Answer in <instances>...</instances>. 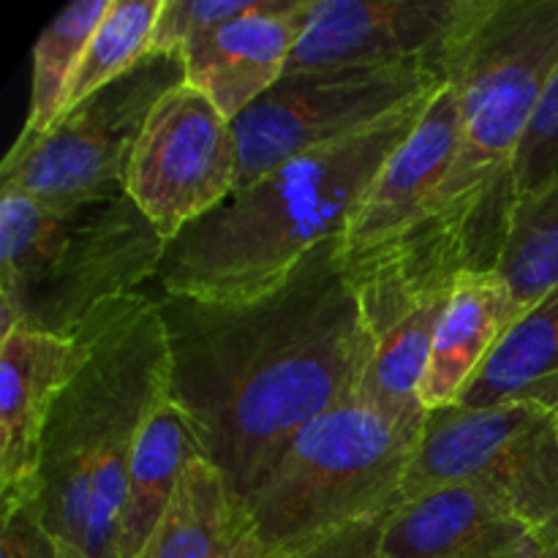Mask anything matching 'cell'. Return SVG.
<instances>
[{
    "mask_svg": "<svg viewBox=\"0 0 558 558\" xmlns=\"http://www.w3.org/2000/svg\"><path fill=\"white\" fill-rule=\"evenodd\" d=\"M85 360L82 336L16 327L0 338V505L36 490L49 412Z\"/></svg>",
    "mask_w": 558,
    "mask_h": 558,
    "instance_id": "cell-12",
    "label": "cell"
},
{
    "mask_svg": "<svg viewBox=\"0 0 558 558\" xmlns=\"http://www.w3.org/2000/svg\"><path fill=\"white\" fill-rule=\"evenodd\" d=\"M521 316L523 308L499 270L463 272L436 327L428 371L420 385L425 412L456 407L496 343Z\"/></svg>",
    "mask_w": 558,
    "mask_h": 558,
    "instance_id": "cell-16",
    "label": "cell"
},
{
    "mask_svg": "<svg viewBox=\"0 0 558 558\" xmlns=\"http://www.w3.org/2000/svg\"><path fill=\"white\" fill-rule=\"evenodd\" d=\"M430 98L232 191L167 245L156 278L161 292L251 298L278 287L322 243L347 238L379 169L412 134Z\"/></svg>",
    "mask_w": 558,
    "mask_h": 558,
    "instance_id": "cell-4",
    "label": "cell"
},
{
    "mask_svg": "<svg viewBox=\"0 0 558 558\" xmlns=\"http://www.w3.org/2000/svg\"><path fill=\"white\" fill-rule=\"evenodd\" d=\"M183 82V54L147 52L134 69L60 114L47 134L16 136L0 163V191H14L49 207L123 196L147 118Z\"/></svg>",
    "mask_w": 558,
    "mask_h": 558,
    "instance_id": "cell-7",
    "label": "cell"
},
{
    "mask_svg": "<svg viewBox=\"0 0 558 558\" xmlns=\"http://www.w3.org/2000/svg\"><path fill=\"white\" fill-rule=\"evenodd\" d=\"M140 558H272L243 494L205 456L185 466Z\"/></svg>",
    "mask_w": 558,
    "mask_h": 558,
    "instance_id": "cell-17",
    "label": "cell"
},
{
    "mask_svg": "<svg viewBox=\"0 0 558 558\" xmlns=\"http://www.w3.org/2000/svg\"><path fill=\"white\" fill-rule=\"evenodd\" d=\"M202 456L205 452L194 428L167 392L147 417L131 458L120 515V558H140L145 554L185 466Z\"/></svg>",
    "mask_w": 558,
    "mask_h": 558,
    "instance_id": "cell-18",
    "label": "cell"
},
{
    "mask_svg": "<svg viewBox=\"0 0 558 558\" xmlns=\"http://www.w3.org/2000/svg\"><path fill=\"white\" fill-rule=\"evenodd\" d=\"M445 85V76L412 63L287 71L232 120L238 142L234 191L305 153L385 123L401 109L436 96Z\"/></svg>",
    "mask_w": 558,
    "mask_h": 558,
    "instance_id": "cell-9",
    "label": "cell"
},
{
    "mask_svg": "<svg viewBox=\"0 0 558 558\" xmlns=\"http://www.w3.org/2000/svg\"><path fill=\"white\" fill-rule=\"evenodd\" d=\"M558 180V65L545 87L515 163L518 202Z\"/></svg>",
    "mask_w": 558,
    "mask_h": 558,
    "instance_id": "cell-25",
    "label": "cell"
},
{
    "mask_svg": "<svg viewBox=\"0 0 558 558\" xmlns=\"http://www.w3.org/2000/svg\"><path fill=\"white\" fill-rule=\"evenodd\" d=\"M0 558H60L58 545L41 523L36 490L3 505Z\"/></svg>",
    "mask_w": 558,
    "mask_h": 558,
    "instance_id": "cell-26",
    "label": "cell"
},
{
    "mask_svg": "<svg viewBox=\"0 0 558 558\" xmlns=\"http://www.w3.org/2000/svg\"><path fill=\"white\" fill-rule=\"evenodd\" d=\"M458 136V96L450 85H445L430 98L420 123L387 158L365 194L363 207L343 238L349 262L365 259L374 251L396 243L414 223L423 221L450 172Z\"/></svg>",
    "mask_w": 558,
    "mask_h": 558,
    "instance_id": "cell-14",
    "label": "cell"
},
{
    "mask_svg": "<svg viewBox=\"0 0 558 558\" xmlns=\"http://www.w3.org/2000/svg\"><path fill=\"white\" fill-rule=\"evenodd\" d=\"M308 9L311 0H259L251 14L185 47V82L205 93L232 123L281 80Z\"/></svg>",
    "mask_w": 558,
    "mask_h": 558,
    "instance_id": "cell-15",
    "label": "cell"
},
{
    "mask_svg": "<svg viewBox=\"0 0 558 558\" xmlns=\"http://www.w3.org/2000/svg\"><path fill=\"white\" fill-rule=\"evenodd\" d=\"M472 485L545 545L558 539V412L537 403L428 412L401 499Z\"/></svg>",
    "mask_w": 558,
    "mask_h": 558,
    "instance_id": "cell-8",
    "label": "cell"
},
{
    "mask_svg": "<svg viewBox=\"0 0 558 558\" xmlns=\"http://www.w3.org/2000/svg\"><path fill=\"white\" fill-rule=\"evenodd\" d=\"M450 292L414 300L401 314L390 316L371 330L374 354H371L363 398L379 407L387 417L414 430H423L428 420V412L420 403V385L428 371L430 347Z\"/></svg>",
    "mask_w": 558,
    "mask_h": 558,
    "instance_id": "cell-20",
    "label": "cell"
},
{
    "mask_svg": "<svg viewBox=\"0 0 558 558\" xmlns=\"http://www.w3.org/2000/svg\"><path fill=\"white\" fill-rule=\"evenodd\" d=\"M259 0H163L153 33V52H185L207 33L251 14Z\"/></svg>",
    "mask_w": 558,
    "mask_h": 558,
    "instance_id": "cell-24",
    "label": "cell"
},
{
    "mask_svg": "<svg viewBox=\"0 0 558 558\" xmlns=\"http://www.w3.org/2000/svg\"><path fill=\"white\" fill-rule=\"evenodd\" d=\"M167 240L129 194L49 207L0 191V338H76L93 311L158 278Z\"/></svg>",
    "mask_w": 558,
    "mask_h": 558,
    "instance_id": "cell-5",
    "label": "cell"
},
{
    "mask_svg": "<svg viewBox=\"0 0 558 558\" xmlns=\"http://www.w3.org/2000/svg\"><path fill=\"white\" fill-rule=\"evenodd\" d=\"M169 398L202 452L248 494L294 436L363 398L374 338L347 240L311 251L278 287L238 300L163 294Z\"/></svg>",
    "mask_w": 558,
    "mask_h": 558,
    "instance_id": "cell-1",
    "label": "cell"
},
{
    "mask_svg": "<svg viewBox=\"0 0 558 558\" xmlns=\"http://www.w3.org/2000/svg\"><path fill=\"white\" fill-rule=\"evenodd\" d=\"M387 515L390 512L371 518V521L354 523V526L330 534V537L319 539V543L308 545V548L287 558H381L379 539Z\"/></svg>",
    "mask_w": 558,
    "mask_h": 558,
    "instance_id": "cell-27",
    "label": "cell"
},
{
    "mask_svg": "<svg viewBox=\"0 0 558 558\" xmlns=\"http://www.w3.org/2000/svg\"><path fill=\"white\" fill-rule=\"evenodd\" d=\"M238 185L232 123L202 90L183 82L147 118L134 147L125 194L167 245L221 205Z\"/></svg>",
    "mask_w": 558,
    "mask_h": 558,
    "instance_id": "cell-10",
    "label": "cell"
},
{
    "mask_svg": "<svg viewBox=\"0 0 558 558\" xmlns=\"http://www.w3.org/2000/svg\"><path fill=\"white\" fill-rule=\"evenodd\" d=\"M423 430L354 398L305 425L243 496L272 558H287L401 501Z\"/></svg>",
    "mask_w": 558,
    "mask_h": 558,
    "instance_id": "cell-6",
    "label": "cell"
},
{
    "mask_svg": "<svg viewBox=\"0 0 558 558\" xmlns=\"http://www.w3.org/2000/svg\"><path fill=\"white\" fill-rule=\"evenodd\" d=\"M381 558H543V543L507 507L472 485H439L385 518Z\"/></svg>",
    "mask_w": 558,
    "mask_h": 558,
    "instance_id": "cell-13",
    "label": "cell"
},
{
    "mask_svg": "<svg viewBox=\"0 0 558 558\" xmlns=\"http://www.w3.org/2000/svg\"><path fill=\"white\" fill-rule=\"evenodd\" d=\"M161 5L163 0H112L71 80L63 114L153 52V33Z\"/></svg>",
    "mask_w": 558,
    "mask_h": 558,
    "instance_id": "cell-23",
    "label": "cell"
},
{
    "mask_svg": "<svg viewBox=\"0 0 558 558\" xmlns=\"http://www.w3.org/2000/svg\"><path fill=\"white\" fill-rule=\"evenodd\" d=\"M466 11L469 0H311L287 71L412 63L447 80Z\"/></svg>",
    "mask_w": 558,
    "mask_h": 558,
    "instance_id": "cell-11",
    "label": "cell"
},
{
    "mask_svg": "<svg viewBox=\"0 0 558 558\" xmlns=\"http://www.w3.org/2000/svg\"><path fill=\"white\" fill-rule=\"evenodd\" d=\"M543 558H558V539H554V543H550V545H545Z\"/></svg>",
    "mask_w": 558,
    "mask_h": 558,
    "instance_id": "cell-28",
    "label": "cell"
},
{
    "mask_svg": "<svg viewBox=\"0 0 558 558\" xmlns=\"http://www.w3.org/2000/svg\"><path fill=\"white\" fill-rule=\"evenodd\" d=\"M499 272L523 311L558 292V180L515 205Z\"/></svg>",
    "mask_w": 558,
    "mask_h": 558,
    "instance_id": "cell-22",
    "label": "cell"
},
{
    "mask_svg": "<svg viewBox=\"0 0 558 558\" xmlns=\"http://www.w3.org/2000/svg\"><path fill=\"white\" fill-rule=\"evenodd\" d=\"M558 65V0H469L447 65L461 136L423 221L349 262L365 325L445 294L463 272L499 270L518 205L515 163Z\"/></svg>",
    "mask_w": 558,
    "mask_h": 558,
    "instance_id": "cell-2",
    "label": "cell"
},
{
    "mask_svg": "<svg viewBox=\"0 0 558 558\" xmlns=\"http://www.w3.org/2000/svg\"><path fill=\"white\" fill-rule=\"evenodd\" d=\"M501 403H537L558 412V292L523 311L456 407Z\"/></svg>",
    "mask_w": 558,
    "mask_h": 558,
    "instance_id": "cell-19",
    "label": "cell"
},
{
    "mask_svg": "<svg viewBox=\"0 0 558 558\" xmlns=\"http://www.w3.org/2000/svg\"><path fill=\"white\" fill-rule=\"evenodd\" d=\"M76 336L87 360L44 428L38 510L60 558H120L136 439L169 392L167 330L156 300L129 294L93 311Z\"/></svg>",
    "mask_w": 558,
    "mask_h": 558,
    "instance_id": "cell-3",
    "label": "cell"
},
{
    "mask_svg": "<svg viewBox=\"0 0 558 558\" xmlns=\"http://www.w3.org/2000/svg\"><path fill=\"white\" fill-rule=\"evenodd\" d=\"M112 0L71 3L38 33L33 47L31 109L20 136H41L52 129L65 109V96L82 63L93 33L107 16Z\"/></svg>",
    "mask_w": 558,
    "mask_h": 558,
    "instance_id": "cell-21",
    "label": "cell"
}]
</instances>
